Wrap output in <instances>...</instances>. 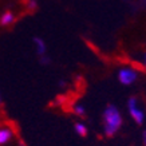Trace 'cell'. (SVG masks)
<instances>
[{"label":"cell","mask_w":146,"mask_h":146,"mask_svg":"<svg viewBox=\"0 0 146 146\" xmlns=\"http://www.w3.org/2000/svg\"><path fill=\"white\" fill-rule=\"evenodd\" d=\"M123 125V117L115 105H107L102 113V127L106 137H114Z\"/></svg>","instance_id":"6da1fadb"},{"label":"cell","mask_w":146,"mask_h":146,"mask_svg":"<svg viewBox=\"0 0 146 146\" xmlns=\"http://www.w3.org/2000/svg\"><path fill=\"white\" fill-rule=\"evenodd\" d=\"M127 111H129V115L131 117V119H133L138 126H142V125H143V122H145V113H143V110L139 107L137 97H130L127 99Z\"/></svg>","instance_id":"7a4b0ae2"},{"label":"cell","mask_w":146,"mask_h":146,"mask_svg":"<svg viewBox=\"0 0 146 146\" xmlns=\"http://www.w3.org/2000/svg\"><path fill=\"white\" fill-rule=\"evenodd\" d=\"M118 80L121 84L123 86H131L133 83H135L138 79V72L131 67H122L118 71Z\"/></svg>","instance_id":"3957f363"},{"label":"cell","mask_w":146,"mask_h":146,"mask_svg":"<svg viewBox=\"0 0 146 146\" xmlns=\"http://www.w3.org/2000/svg\"><path fill=\"white\" fill-rule=\"evenodd\" d=\"M32 40H34V47H35V51L39 55V58L46 56L47 55V44H46L44 40L39 36H35Z\"/></svg>","instance_id":"277c9868"},{"label":"cell","mask_w":146,"mask_h":146,"mask_svg":"<svg viewBox=\"0 0 146 146\" xmlns=\"http://www.w3.org/2000/svg\"><path fill=\"white\" fill-rule=\"evenodd\" d=\"M13 137L12 130L9 127H0V145L3 146L5 143H8Z\"/></svg>","instance_id":"5b68a950"},{"label":"cell","mask_w":146,"mask_h":146,"mask_svg":"<svg viewBox=\"0 0 146 146\" xmlns=\"http://www.w3.org/2000/svg\"><path fill=\"white\" fill-rule=\"evenodd\" d=\"M15 22V15L11 11H5L1 16H0V26L3 27H8L11 24H13Z\"/></svg>","instance_id":"8992f818"},{"label":"cell","mask_w":146,"mask_h":146,"mask_svg":"<svg viewBox=\"0 0 146 146\" xmlns=\"http://www.w3.org/2000/svg\"><path fill=\"white\" fill-rule=\"evenodd\" d=\"M74 130L75 133L79 135V137H86L89 134V130H87V126L83 123V122H75L74 125Z\"/></svg>","instance_id":"52a82bcc"},{"label":"cell","mask_w":146,"mask_h":146,"mask_svg":"<svg viewBox=\"0 0 146 146\" xmlns=\"http://www.w3.org/2000/svg\"><path fill=\"white\" fill-rule=\"evenodd\" d=\"M72 111H74V114L78 115V117H84V115H86V109H84V106L83 105H80V103L74 105Z\"/></svg>","instance_id":"ba28073f"},{"label":"cell","mask_w":146,"mask_h":146,"mask_svg":"<svg viewBox=\"0 0 146 146\" xmlns=\"http://www.w3.org/2000/svg\"><path fill=\"white\" fill-rule=\"evenodd\" d=\"M142 143H143V146H146V129L142 133Z\"/></svg>","instance_id":"9c48e42d"},{"label":"cell","mask_w":146,"mask_h":146,"mask_svg":"<svg viewBox=\"0 0 146 146\" xmlns=\"http://www.w3.org/2000/svg\"><path fill=\"white\" fill-rule=\"evenodd\" d=\"M143 64H145V67H146V52H145V56H143Z\"/></svg>","instance_id":"30bf717a"},{"label":"cell","mask_w":146,"mask_h":146,"mask_svg":"<svg viewBox=\"0 0 146 146\" xmlns=\"http://www.w3.org/2000/svg\"><path fill=\"white\" fill-rule=\"evenodd\" d=\"M0 102H1V97H0Z\"/></svg>","instance_id":"8fae6325"}]
</instances>
